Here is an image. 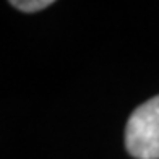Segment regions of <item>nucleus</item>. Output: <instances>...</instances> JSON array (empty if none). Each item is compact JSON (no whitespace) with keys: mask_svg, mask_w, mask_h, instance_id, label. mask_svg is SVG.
<instances>
[{"mask_svg":"<svg viewBox=\"0 0 159 159\" xmlns=\"http://www.w3.org/2000/svg\"><path fill=\"white\" fill-rule=\"evenodd\" d=\"M125 148L135 159H159V96L138 106L128 117Z\"/></svg>","mask_w":159,"mask_h":159,"instance_id":"nucleus-1","label":"nucleus"},{"mask_svg":"<svg viewBox=\"0 0 159 159\" xmlns=\"http://www.w3.org/2000/svg\"><path fill=\"white\" fill-rule=\"evenodd\" d=\"M54 2L52 0H11L10 5L15 7L16 10L25 11V13H34V11H41L50 7Z\"/></svg>","mask_w":159,"mask_h":159,"instance_id":"nucleus-2","label":"nucleus"}]
</instances>
